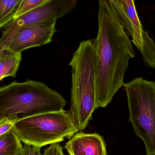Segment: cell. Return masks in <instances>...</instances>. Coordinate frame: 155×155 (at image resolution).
<instances>
[{"label":"cell","mask_w":155,"mask_h":155,"mask_svg":"<svg viewBox=\"0 0 155 155\" xmlns=\"http://www.w3.org/2000/svg\"><path fill=\"white\" fill-rule=\"evenodd\" d=\"M96 49V107H105L123 86L129 61L135 52L121 17L109 0H98Z\"/></svg>","instance_id":"cell-1"},{"label":"cell","mask_w":155,"mask_h":155,"mask_svg":"<svg viewBox=\"0 0 155 155\" xmlns=\"http://www.w3.org/2000/svg\"><path fill=\"white\" fill-rule=\"evenodd\" d=\"M62 96L42 82L14 81L0 88V118L25 117L63 110Z\"/></svg>","instance_id":"cell-2"},{"label":"cell","mask_w":155,"mask_h":155,"mask_svg":"<svg viewBox=\"0 0 155 155\" xmlns=\"http://www.w3.org/2000/svg\"><path fill=\"white\" fill-rule=\"evenodd\" d=\"M72 68L68 110L79 130L85 129L96 107V49L94 40L80 43L69 63Z\"/></svg>","instance_id":"cell-3"},{"label":"cell","mask_w":155,"mask_h":155,"mask_svg":"<svg viewBox=\"0 0 155 155\" xmlns=\"http://www.w3.org/2000/svg\"><path fill=\"white\" fill-rule=\"evenodd\" d=\"M12 130L24 143L40 147L71 138L79 130L64 109L18 119Z\"/></svg>","instance_id":"cell-4"},{"label":"cell","mask_w":155,"mask_h":155,"mask_svg":"<svg viewBox=\"0 0 155 155\" xmlns=\"http://www.w3.org/2000/svg\"><path fill=\"white\" fill-rule=\"evenodd\" d=\"M123 86L135 134L143 142L147 155H155V83L136 78Z\"/></svg>","instance_id":"cell-5"},{"label":"cell","mask_w":155,"mask_h":155,"mask_svg":"<svg viewBox=\"0 0 155 155\" xmlns=\"http://www.w3.org/2000/svg\"><path fill=\"white\" fill-rule=\"evenodd\" d=\"M77 0H50L42 5L33 9L13 19L3 28L0 40V49L6 48L16 30L22 26L56 20L70 12L75 7Z\"/></svg>","instance_id":"cell-6"},{"label":"cell","mask_w":155,"mask_h":155,"mask_svg":"<svg viewBox=\"0 0 155 155\" xmlns=\"http://www.w3.org/2000/svg\"><path fill=\"white\" fill-rule=\"evenodd\" d=\"M56 23L46 22L20 27L4 48L20 53L29 48L47 44L52 41L56 32Z\"/></svg>","instance_id":"cell-7"},{"label":"cell","mask_w":155,"mask_h":155,"mask_svg":"<svg viewBox=\"0 0 155 155\" xmlns=\"http://www.w3.org/2000/svg\"><path fill=\"white\" fill-rule=\"evenodd\" d=\"M65 148L69 155H107L103 138L96 133H76Z\"/></svg>","instance_id":"cell-8"},{"label":"cell","mask_w":155,"mask_h":155,"mask_svg":"<svg viewBox=\"0 0 155 155\" xmlns=\"http://www.w3.org/2000/svg\"><path fill=\"white\" fill-rule=\"evenodd\" d=\"M22 60V53L0 49V81L7 77H15Z\"/></svg>","instance_id":"cell-9"},{"label":"cell","mask_w":155,"mask_h":155,"mask_svg":"<svg viewBox=\"0 0 155 155\" xmlns=\"http://www.w3.org/2000/svg\"><path fill=\"white\" fill-rule=\"evenodd\" d=\"M23 147L12 130L0 135V155H20Z\"/></svg>","instance_id":"cell-10"},{"label":"cell","mask_w":155,"mask_h":155,"mask_svg":"<svg viewBox=\"0 0 155 155\" xmlns=\"http://www.w3.org/2000/svg\"><path fill=\"white\" fill-rule=\"evenodd\" d=\"M22 0H0V27L13 20Z\"/></svg>","instance_id":"cell-11"},{"label":"cell","mask_w":155,"mask_h":155,"mask_svg":"<svg viewBox=\"0 0 155 155\" xmlns=\"http://www.w3.org/2000/svg\"><path fill=\"white\" fill-rule=\"evenodd\" d=\"M49 1L50 0H22L13 19H16L25 13L42 5Z\"/></svg>","instance_id":"cell-12"},{"label":"cell","mask_w":155,"mask_h":155,"mask_svg":"<svg viewBox=\"0 0 155 155\" xmlns=\"http://www.w3.org/2000/svg\"><path fill=\"white\" fill-rule=\"evenodd\" d=\"M17 121L16 119L8 117L0 118V135L4 134L12 130Z\"/></svg>","instance_id":"cell-13"},{"label":"cell","mask_w":155,"mask_h":155,"mask_svg":"<svg viewBox=\"0 0 155 155\" xmlns=\"http://www.w3.org/2000/svg\"><path fill=\"white\" fill-rule=\"evenodd\" d=\"M42 155H65L62 147L58 143L52 144L45 150Z\"/></svg>","instance_id":"cell-14"},{"label":"cell","mask_w":155,"mask_h":155,"mask_svg":"<svg viewBox=\"0 0 155 155\" xmlns=\"http://www.w3.org/2000/svg\"><path fill=\"white\" fill-rule=\"evenodd\" d=\"M41 148L38 147L25 143L20 155H42L41 153Z\"/></svg>","instance_id":"cell-15"},{"label":"cell","mask_w":155,"mask_h":155,"mask_svg":"<svg viewBox=\"0 0 155 155\" xmlns=\"http://www.w3.org/2000/svg\"><path fill=\"white\" fill-rule=\"evenodd\" d=\"M111 2L115 8L116 9L117 12L119 14L122 22L123 23L124 20V16L123 12V9H122V5H121V0H109Z\"/></svg>","instance_id":"cell-16"}]
</instances>
